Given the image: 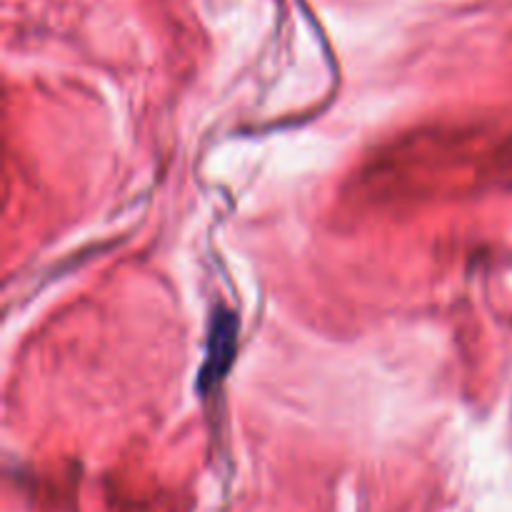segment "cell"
<instances>
[{
    "mask_svg": "<svg viewBox=\"0 0 512 512\" xmlns=\"http://www.w3.org/2000/svg\"><path fill=\"white\" fill-rule=\"evenodd\" d=\"M235 335H238V320L233 313H218L213 320V330L208 338V358L200 370V388L208 393L218 380H223L225 370L230 368L235 355Z\"/></svg>",
    "mask_w": 512,
    "mask_h": 512,
    "instance_id": "6da1fadb",
    "label": "cell"
}]
</instances>
